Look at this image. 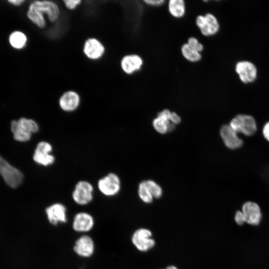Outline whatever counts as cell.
<instances>
[{
  "mask_svg": "<svg viewBox=\"0 0 269 269\" xmlns=\"http://www.w3.org/2000/svg\"><path fill=\"white\" fill-rule=\"evenodd\" d=\"M10 130L15 140L26 142L31 139L32 134L38 131L39 126L34 120L22 117L11 122Z\"/></svg>",
  "mask_w": 269,
  "mask_h": 269,
  "instance_id": "cell-1",
  "label": "cell"
},
{
  "mask_svg": "<svg viewBox=\"0 0 269 269\" xmlns=\"http://www.w3.org/2000/svg\"><path fill=\"white\" fill-rule=\"evenodd\" d=\"M0 175L9 187L16 188L22 183L24 176L18 169L12 166L0 155Z\"/></svg>",
  "mask_w": 269,
  "mask_h": 269,
  "instance_id": "cell-2",
  "label": "cell"
},
{
  "mask_svg": "<svg viewBox=\"0 0 269 269\" xmlns=\"http://www.w3.org/2000/svg\"><path fill=\"white\" fill-rule=\"evenodd\" d=\"M95 224V219L92 214L81 211L74 215L71 228L74 232L80 235L87 234L94 229Z\"/></svg>",
  "mask_w": 269,
  "mask_h": 269,
  "instance_id": "cell-3",
  "label": "cell"
},
{
  "mask_svg": "<svg viewBox=\"0 0 269 269\" xmlns=\"http://www.w3.org/2000/svg\"><path fill=\"white\" fill-rule=\"evenodd\" d=\"M73 251L78 257L87 259L92 257L96 252V244L89 234L80 235L75 240Z\"/></svg>",
  "mask_w": 269,
  "mask_h": 269,
  "instance_id": "cell-4",
  "label": "cell"
},
{
  "mask_svg": "<svg viewBox=\"0 0 269 269\" xmlns=\"http://www.w3.org/2000/svg\"><path fill=\"white\" fill-rule=\"evenodd\" d=\"M94 188L88 181L81 180L78 182L72 193L74 202L80 206L90 204L94 198Z\"/></svg>",
  "mask_w": 269,
  "mask_h": 269,
  "instance_id": "cell-5",
  "label": "cell"
},
{
  "mask_svg": "<svg viewBox=\"0 0 269 269\" xmlns=\"http://www.w3.org/2000/svg\"><path fill=\"white\" fill-rule=\"evenodd\" d=\"M45 213L48 222L53 226H57L67 223V209L62 203H53L47 206Z\"/></svg>",
  "mask_w": 269,
  "mask_h": 269,
  "instance_id": "cell-6",
  "label": "cell"
},
{
  "mask_svg": "<svg viewBox=\"0 0 269 269\" xmlns=\"http://www.w3.org/2000/svg\"><path fill=\"white\" fill-rule=\"evenodd\" d=\"M229 125L237 133H242L247 136L253 135L257 129L254 118L248 115H237L231 121Z\"/></svg>",
  "mask_w": 269,
  "mask_h": 269,
  "instance_id": "cell-7",
  "label": "cell"
},
{
  "mask_svg": "<svg viewBox=\"0 0 269 269\" xmlns=\"http://www.w3.org/2000/svg\"><path fill=\"white\" fill-rule=\"evenodd\" d=\"M195 24L201 33L205 36L216 34L219 31L220 25L216 16L211 13L198 15L195 19Z\"/></svg>",
  "mask_w": 269,
  "mask_h": 269,
  "instance_id": "cell-8",
  "label": "cell"
},
{
  "mask_svg": "<svg viewBox=\"0 0 269 269\" xmlns=\"http://www.w3.org/2000/svg\"><path fill=\"white\" fill-rule=\"evenodd\" d=\"M151 237L152 233L149 230L141 228L134 232L131 240L136 249L141 252H146L153 248L155 245V242Z\"/></svg>",
  "mask_w": 269,
  "mask_h": 269,
  "instance_id": "cell-9",
  "label": "cell"
},
{
  "mask_svg": "<svg viewBox=\"0 0 269 269\" xmlns=\"http://www.w3.org/2000/svg\"><path fill=\"white\" fill-rule=\"evenodd\" d=\"M98 187L100 192L105 196H115L120 190V178L117 174L109 173L98 180Z\"/></svg>",
  "mask_w": 269,
  "mask_h": 269,
  "instance_id": "cell-10",
  "label": "cell"
},
{
  "mask_svg": "<svg viewBox=\"0 0 269 269\" xmlns=\"http://www.w3.org/2000/svg\"><path fill=\"white\" fill-rule=\"evenodd\" d=\"M82 52L86 58L91 60L101 59L106 52V47L96 37L86 39L82 46Z\"/></svg>",
  "mask_w": 269,
  "mask_h": 269,
  "instance_id": "cell-11",
  "label": "cell"
},
{
  "mask_svg": "<svg viewBox=\"0 0 269 269\" xmlns=\"http://www.w3.org/2000/svg\"><path fill=\"white\" fill-rule=\"evenodd\" d=\"M52 146L48 142L41 141L35 148L33 159L36 163L44 166L52 164L55 161V157L51 154Z\"/></svg>",
  "mask_w": 269,
  "mask_h": 269,
  "instance_id": "cell-12",
  "label": "cell"
},
{
  "mask_svg": "<svg viewBox=\"0 0 269 269\" xmlns=\"http://www.w3.org/2000/svg\"><path fill=\"white\" fill-rule=\"evenodd\" d=\"M34 7L46 14L47 19L51 23L55 22L60 16V8L58 4L53 0H34L31 2Z\"/></svg>",
  "mask_w": 269,
  "mask_h": 269,
  "instance_id": "cell-13",
  "label": "cell"
},
{
  "mask_svg": "<svg viewBox=\"0 0 269 269\" xmlns=\"http://www.w3.org/2000/svg\"><path fill=\"white\" fill-rule=\"evenodd\" d=\"M81 103V97L79 93L73 90H68L63 92L58 99L60 108L66 112L76 111Z\"/></svg>",
  "mask_w": 269,
  "mask_h": 269,
  "instance_id": "cell-14",
  "label": "cell"
},
{
  "mask_svg": "<svg viewBox=\"0 0 269 269\" xmlns=\"http://www.w3.org/2000/svg\"><path fill=\"white\" fill-rule=\"evenodd\" d=\"M245 223L253 226L258 225L262 220V214L259 205L254 202L247 201L242 208Z\"/></svg>",
  "mask_w": 269,
  "mask_h": 269,
  "instance_id": "cell-15",
  "label": "cell"
},
{
  "mask_svg": "<svg viewBox=\"0 0 269 269\" xmlns=\"http://www.w3.org/2000/svg\"><path fill=\"white\" fill-rule=\"evenodd\" d=\"M143 64L142 57L136 54H127L120 61L121 68L123 72L127 75H132L138 71Z\"/></svg>",
  "mask_w": 269,
  "mask_h": 269,
  "instance_id": "cell-16",
  "label": "cell"
},
{
  "mask_svg": "<svg viewBox=\"0 0 269 269\" xmlns=\"http://www.w3.org/2000/svg\"><path fill=\"white\" fill-rule=\"evenodd\" d=\"M220 135L226 146L230 149L238 148L243 144V140L230 125H225L221 127Z\"/></svg>",
  "mask_w": 269,
  "mask_h": 269,
  "instance_id": "cell-17",
  "label": "cell"
},
{
  "mask_svg": "<svg viewBox=\"0 0 269 269\" xmlns=\"http://www.w3.org/2000/svg\"><path fill=\"white\" fill-rule=\"evenodd\" d=\"M236 71L241 80L245 83L254 81L257 77L256 67L249 61H244L237 63Z\"/></svg>",
  "mask_w": 269,
  "mask_h": 269,
  "instance_id": "cell-18",
  "label": "cell"
},
{
  "mask_svg": "<svg viewBox=\"0 0 269 269\" xmlns=\"http://www.w3.org/2000/svg\"><path fill=\"white\" fill-rule=\"evenodd\" d=\"M28 18L37 27L44 28L46 26V20L44 15L36 9L31 3L29 5L26 12Z\"/></svg>",
  "mask_w": 269,
  "mask_h": 269,
  "instance_id": "cell-19",
  "label": "cell"
},
{
  "mask_svg": "<svg viewBox=\"0 0 269 269\" xmlns=\"http://www.w3.org/2000/svg\"><path fill=\"white\" fill-rule=\"evenodd\" d=\"M170 14L174 18H180L186 13V4L183 0H170L167 4Z\"/></svg>",
  "mask_w": 269,
  "mask_h": 269,
  "instance_id": "cell-20",
  "label": "cell"
},
{
  "mask_svg": "<svg viewBox=\"0 0 269 269\" xmlns=\"http://www.w3.org/2000/svg\"><path fill=\"white\" fill-rule=\"evenodd\" d=\"M27 41L26 35L20 31L12 32L9 36V43L15 49H22L26 46Z\"/></svg>",
  "mask_w": 269,
  "mask_h": 269,
  "instance_id": "cell-21",
  "label": "cell"
},
{
  "mask_svg": "<svg viewBox=\"0 0 269 269\" xmlns=\"http://www.w3.org/2000/svg\"><path fill=\"white\" fill-rule=\"evenodd\" d=\"M180 49L183 57L189 62L196 63L202 59L201 53L192 48L187 43H184Z\"/></svg>",
  "mask_w": 269,
  "mask_h": 269,
  "instance_id": "cell-22",
  "label": "cell"
},
{
  "mask_svg": "<svg viewBox=\"0 0 269 269\" xmlns=\"http://www.w3.org/2000/svg\"><path fill=\"white\" fill-rule=\"evenodd\" d=\"M138 195L140 199L145 203H151L153 200V196L149 192L145 181H143L139 184Z\"/></svg>",
  "mask_w": 269,
  "mask_h": 269,
  "instance_id": "cell-23",
  "label": "cell"
},
{
  "mask_svg": "<svg viewBox=\"0 0 269 269\" xmlns=\"http://www.w3.org/2000/svg\"><path fill=\"white\" fill-rule=\"evenodd\" d=\"M145 183L153 197L158 198L161 196L162 190L159 185L151 180L145 181Z\"/></svg>",
  "mask_w": 269,
  "mask_h": 269,
  "instance_id": "cell-24",
  "label": "cell"
},
{
  "mask_svg": "<svg viewBox=\"0 0 269 269\" xmlns=\"http://www.w3.org/2000/svg\"><path fill=\"white\" fill-rule=\"evenodd\" d=\"M169 121H166L157 117L153 120V127L158 132L161 134H164L167 132V123Z\"/></svg>",
  "mask_w": 269,
  "mask_h": 269,
  "instance_id": "cell-25",
  "label": "cell"
},
{
  "mask_svg": "<svg viewBox=\"0 0 269 269\" xmlns=\"http://www.w3.org/2000/svg\"><path fill=\"white\" fill-rule=\"evenodd\" d=\"M193 49L201 53L204 49L203 45L195 37H190L186 42Z\"/></svg>",
  "mask_w": 269,
  "mask_h": 269,
  "instance_id": "cell-26",
  "label": "cell"
},
{
  "mask_svg": "<svg viewBox=\"0 0 269 269\" xmlns=\"http://www.w3.org/2000/svg\"><path fill=\"white\" fill-rule=\"evenodd\" d=\"M62 2L68 10H73L78 8L82 1L81 0H63Z\"/></svg>",
  "mask_w": 269,
  "mask_h": 269,
  "instance_id": "cell-27",
  "label": "cell"
},
{
  "mask_svg": "<svg viewBox=\"0 0 269 269\" xmlns=\"http://www.w3.org/2000/svg\"><path fill=\"white\" fill-rule=\"evenodd\" d=\"M234 219L236 223L240 226H241L245 223V220L244 215L241 211H236Z\"/></svg>",
  "mask_w": 269,
  "mask_h": 269,
  "instance_id": "cell-28",
  "label": "cell"
},
{
  "mask_svg": "<svg viewBox=\"0 0 269 269\" xmlns=\"http://www.w3.org/2000/svg\"><path fill=\"white\" fill-rule=\"evenodd\" d=\"M171 114V112L169 110L164 109L158 114L157 117L166 121H168L170 120Z\"/></svg>",
  "mask_w": 269,
  "mask_h": 269,
  "instance_id": "cell-29",
  "label": "cell"
},
{
  "mask_svg": "<svg viewBox=\"0 0 269 269\" xmlns=\"http://www.w3.org/2000/svg\"><path fill=\"white\" fill-rule=\"evenodd\" d=\"M143 1L147 5L151 6H159L165 2L164 0H145Z\"/></svg>",
  "mask_w": 269,
  "mask_h": 269,
  "instance_id": "cell-30",
  "label": "cell"
},
{
  "mask_svg": "<svg viewBox=\"0 0 269 269\" xmlns=\"http://www.w3.org/2000/svg\"><path fill=\"white\" fill-rule=\"evenodd\" d=\"M169 121L175 124L179 123L181 119L179 116L175 112H171Z\"/></svg>",
  "mask_w": 269,
  "mask_h": 269,
  "instance_id": "cell-31",
  "label": "cell"
},
{
  "mask_svg": "<svg viewBox=\"0 0 269 269\" xmlns=\"http://www.w3.org/2000/svg\"><path fill=\"white\" fill-rule=\"evenodd\" d=\"M263 133L265 138L269 141V122L265 125Z\"/></svg>",
  "mask_w": 269,
  "mask_h": 269,
  "instance_id": "cell-32",
  "label": "cell"
},
{
  "mask_svg": "<svg viewBox=\"0 0 269 269\" xmlns=\"http://www.w3.org/2000/svg\"><path fill=\"white\" fill-rule=\"evenodd\" d=\"M8 1L11 4L18 6L22 4L25 1V0H10Z\"/></svg>",
  "mask_w": 269,
  "mask_h": 269,
  "instance_id": "cell-33",
  "label": "cell"
},
{
  "mask_svg": "<svg viewBox=\"0 0 269 269\" xmlns=\"http://www.w3.org/2000/svg\"><path fill=\"white\" fill-rule=\"evenodd\" d=\"M175 128V125L170 121L167 123V131H172Z\"/></svg>",
  "mask_w": 269,
  "mask_h": 269,
  "instance_id": "cell-34",
  "label": "cell"
},
{
  "mask_svg": "<svg viewBox=\"0 0 269 269\" xmlns=\"http://www.w3.org/2000/svg\"><path fill=\"white\" fill-rule=\"evenodd\" d=\"M165 269H178V268L174 266H168Z\"/></svg>",
  "mask_w": 269,
  "mask_h": 269,
  "instance_id": "cell-35",
  "label": "cell"
}]
</instances>
